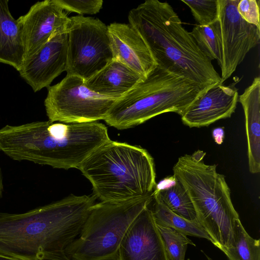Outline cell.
I'll use <instances>...</instances> for the list:
<instances>
[{"label":"cell","instance_id":"obj_1","mask_svg":"<svg viewBox=\"0 0 260 260\" xmlns=\"http://www.w3.org/2000/svg\"><path fill=\"white\" fill-rule=\"evenodd\" d=\"M96 199L71 194L22 213L0 212V254L22 260H71L67 248L80 234Z\"/></svg>","mask_w":260,"mask_h":260},{"label":"cell","instance_id":"obj_2","mask_svg":"<svg viewBox=\"0 0 260 260\" xmlns=\"http://www.w3.org/2000/svg\"><path fill=\"white\" fill-rule=\"evenodd\" d=\"M109 140L107 127L97 121L48 120L0 128V150L12 159L66 170L78 169L95 149Z\"/></svg>","mask_w":260,"mask_h":260},{"label":"cell","instance_id":"obj_3","mask_svg":"<svg viewBox=\"0 0 260 260\" xmlns=\"http://www.w3.org/2000/svg\"><path fill=\"white\" fill-rule=\"evenodd\" d=\"M128 20L158 66L184 76L203 90L222 84L212 61L200 50L168 3L146 1L129 12Z\"/></svg>","mask_w":260,"mask_h":260},{"label":"cell","instance_id":"obj_4","mask_svg":"<svg viewBox=\"0 0 260 260\" xmlns=\"http://www.w3.org/2000/svg\"><path fill=\"white\" fill-rule=\"evenodd\" d=\"M78 169L102 202L152 196L157 185L154 159L147 150L110 139L95 149Z\"/></svg>","mask_w":260,"mask_h":260},{"label":"cell","instance_id":"obj_5","mask_svg":"<svg viewBox=\"0 0 260 260\" xmlns=\"http://www.w3.org/2000/svg\"><path fill=\"white\" fill-rule=\"evenodd\" d=\"M206 154L198 150L179 157L173 168V176L189 195L199 222L222 251L234 244L239 216L225 176L217 172L216 165L205 163Z\"/></svg>","mask_w":260,"mask_h":260},{"label":"cell","instance_id":"obj_6","mask_svg":"<svg viewBox=\"0 0 260 260\" xmlns=\"http://www.w3.org/2000/svg\"><path fill=\"white\" fill-rule=\"evenodd\" d=\"M206 90L184 76L158 66L115 101L104 120L109 126L125 129L165 113L180 116Z\"/></svg>","mask_w":260,"mask_h":260},{"label":"cell","instance_id":"obj_7","mask_svg":"<svg viewBox=\"0 0 260 260\" xmlns=\"http://www.w3.org/2000/svg\"><path fill=\"white\" fill-rule=\"evenodd\" d=\"M153 197L102 202L91 207L78 237L68 247L71 260H117L120 244Z\"/></svg>","mask_w":260,"mask_h":260},{"label":"cell","instance_id":"obj_8","mask_svg":"<svg viewBox=\"0 0 260 260\" xmlns=\"http://www.w3.org/2000/svg\"><path fill=\"white\" fill-rule=\"evenodd\" d=\"M66 72L84 81L102 70L113 58L108 27L98 18L69 17Z\"/></svg>","mask_w":260,"mask_h":260},{"label":"cell","instance_id":"obj_9","mask_svg":"<svg viewBox=\"0 0 260 260\" xmlns=\"http://www.w3.org/2000/svg\"><path fill=\"white\" fill-rule=\"evenodd\" d=\"M117 100L91 91L79 77L67 75L47 87L44 105L51 122L83 123L104 120Z\"/></svg>","mask_w":260,"mask_h":260},{"label":"cell","instance_id":"obj_10","mask_svg":"<svg viewBox=\"0 0 260 260\" xmlns=\"http://www.w3.org/2000/svg\"><path fill=\"white\" fill-rule=\"evenodd\" d=\"M239 1L218 0V18L210 25L217 41L222 84L259 43L260 29L241 18L237 9Z\"/></svg>","mask_w":260,"mask_h":260},{"label":"cell","instance_id":"obj_11","mask_svg":"<svg viewBox=\"0 0 260 260\" xmlns=\"http://www.w3.org/2000/svg\"><path fill=\"white\" fill-rule=\"evenodd\" d=\"M56 0L34 4L17 20L20 25L25 53L24 61L31 58L58 30L67 27L69 17Z\"/></svg>","mask_w":260,"mask_h":260},{"label":"cell","instance_id":"obj_12","mask_svg":"<svg viewBox=\"0 0 260 260\" xmlns=\"http://www.w3.org/2000/svg\"><path fill=\"white\" fill-rule=\"evenodd\" d=\"M67 46V26L56 31L31 58L23 62L19 73L34 92L49 87L66 71Z\"/></svg>","mask_w":260,"mask_h":260},{"label":"cell","instance_id":"obj_13","mask_svg":"<svg viewBox=\"0 0 260 260\" xmlns=\"http://www.w3.org/2000/svg\"><path fill=\"white\" fill-rule=\"evenodd\" d=\"M117 260H169L149 206L126 232L119 247Z\"/></svg>","mask_w":260,"mask_h":260},{"label":"cell","instance_id":"obj_14","mask_svg":"<svg viewBox=\"0 0 260 260\" xmlns=\"http://www.w3.org/2000/svg\"><path fill=\"white\" fill-rule=\"evenodd\" d=\"M107 27L112 59L146 78L158 64L142 36L129 24L113 22Z\"/></svg>","mask_w":260,"mask_h":260},{"label":"cell","instance_id":"obj_15","mask_svg":"<svg viewBox=\"0 0 260 260\" xmlns=\"http://www.w3.org/2000/svg\"><path fill=\"white\" fill-rule=\"evenodd\" d=\"M239 94L233 86L215 85L203 92L180 115L182 123L188 127H201L234 113Z\"/></svg>","mask_w":260,"mask_h":260},{"label":"cell","instance_id":"obj_16","mask_svg":"<svg viewBox=\"0 0 260 260\" xmlns=\"http://www.w3.org/2000/svg\"><path fill=\"white\" fill-rule=\"evenodd\" d=\"M144 79L120 61L112 59L84 83L98 94L118 100Z\"/></svg>","mask_w":260,"mask_h":260},{"label":"cell","instance_id":"obj_17","mask_svg":"<svg viewBox=\"0 0 260 260\" xmlns=\"http://www.w3.org/2000/svg\"><path fill=\"white\" fill-rule=\"evenodd\" d=\"M238 101L243 107L245 119L249 170L260 172V78L256 77Z\"/></svg>","mask_w":260,"mask_h":260},{"label":"cell","instance_id":"obj_18","mask_svg":"<svg viewBox=\"0 0 260 260\" xmlns=\"http://www.w3.org/2000/svg\"><path fill=\"white\" fill-rule=\"evenodd\" d=\"M8 0H0V62L21 69L25 49L17 20L11 15Z\"/></svg>","mask_w":260,"mask_h":260},{"label":"cell","instance_id":"obj_19","mask_svg":"<svg viewBox=\"0 0 260 260\" xmlns=\"http://www.w3.org/2000/svg\"><path fill=\"white\" fill-rule=\"evenodd\" d=\"M153 201L151 210L156 224L171 228L186 236L205 238L213 243L211 237L198 221L189 220L178 215L156 197H153Z\"/></svg>","mask_w":260,"mask_h":260},{"label":"cell","instance_id":"obj_20","mask_svg":"<svg viewBox=\"0 0 260 260\" xmlns=\"http://www.w3.org/2000/svg\"><path fill=\"white\" fill-rule=\"evenodd\" d=\"M153 196L178 215L189 220L198 221L189 195L182 184L176 179L171 186L160 190L155 189Z\"/></svg>","mask_w":260,"mask_h":260},{"label":"cell","instance_id":"obj_21","mask_svg":"<svg viewBox=\"0 0 260 260\" xmlns=\"http://www.w3.org/2000/svg\"><path fill=\"white\" fill-rule=\"evenodd\" d=\"M259 242L249 236L239 218L236 221L233 245L222 251L230 260H260Z\"/></svg>","mask_w":260,"mask_h":260},{"label":"cell","instance_id":"obj_22","mask_svg":"<svg viewBox=\"0 0 260 260\" xmlns=\"http://www.w3.org/2000/svg\"><path fill=\"white\" fill-rule=\"evenodd\" d=\"M169 260H185L188 245L196 246L186 235L169 227L157 224Z\"/></svg>","mask_w":260,"mask_h":260},{"label":"cell","instance_id":"obj_23","mask_svg":"<svg viewBox=\"0 0 260 260\" xmlns=\"http://www.w3.org/2000/svg\"><path fill=\"white\" fill-rule=\"evenodd\" d=\"M186 4L200 25L210 26L218 18V0H182Z\"/></svg>","mask_w":260,"mask_h":260},{"label":"cell","instance_id":"obj_24","mask_svg":"<svg viewBox=\"0 0 260 260\" xmlns=\"http://www.w3.org/2000/svg\"><path fill=\"white\" fill-rule=\"evenodd\" d=\"M190 34L200 50L210 60L218 59L217 41L211 26L198 25L193 28Z\"/></svg>","mask_w":260,"mask_h":260},{"label":"cell","instance_id":"obj_25","mask_svg":"<svg viewBox=\"0 0 260 260\" xmlns=\"http://www.w3.org/2000/svg\"><path fill=\"white\" fill-rule=\"evenodd\" d=\"M64 11L79 14L94 15L102 8V0H56Z\"/></svg>","mask_w":260,"mask_h":260},{"label":"cell","instance_id":"obj_26","mask_svg":"<svg viewBox=\"0 0 260 260\" xmlns=\"http://www.w3.org/2000/svg\"><path fill=\"white\" fill-rule=\"evenodd\" d=\"M237 9L241 18L246 22L260 29L259 1L239 0Z\"/></svg>","mask_w":260,"mask_h":260},{"label":"cell","instance_id":"obj_27","mask_svg":"<svg viewBox=\"0 0 260 260\" xmlns=\"http://www.w3.org/2000/svg\"><path fill=\"white\" fill-rule=\"evenodd\" d=\"M213 137L217 144H221L223 142V139L224 137L223 129L221 128L214 129L213 131Z\"/></svg>","mask_w":260,"mask_h":260},{"label":"cell","instance_id":"obj_28","mask_svg":"<svg viewBox=\"0 0 260 260\" xmlns=\"http://www.w3.org/2000/svg\"><path fill=\"white\" fill-rule=\"evenodd\" d=\"M3 175L1 168H0V198L2 197L3 193L4 191V185H3Z\"/></svg>","mask_w":260,"mask_h":260},{"label":"cell","instance_id":"obj_29","mask_svg":"<svg viewBox=\"0 0 260 260\" xmlns=\"http://www.w3.org/2000/svg\"><path fill=\"white\" fill-rule=\"evenodd\" d=\"M0 260H22L9 256L0 254Z\"/></svg>","mask_w":260,"mask_h":260},{"label":"cell","instance_id":"obj_30","mask_svg":"<svg viewBox=\"0 0 260 260\" xmlns=\"http://www.w3.org/2000/svg\"><path fill=\"white\" fill-rule=\"evenodd\" d=\"M202 252H203V253L205 254V255L206 256V257L207 258V259H208V260H213L211 257H209L208 255H207L204 253V251H202Z\"/></svg>","mask_w":260,"mask_h":260},{"label":"cell","instance_id":"obj_31","mask_svg":"<svg viewBox=\"0 0 260 260\" xmlns=\"http://www.w3.org/2000/svg\"><path fill=\"white\" fill-rule=\"evenodd\" d=\"M187 260H190L189 258Z\"/></svg>","mask_w":260,"mask_h":260}]
</instances>
